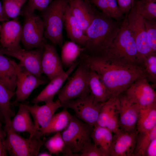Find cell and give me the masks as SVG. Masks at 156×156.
Instances as JSON below:
<instances>
[{
  "label": "cell",
  "mask_w": 156,
  "mask_h": 156,
  "mask_svg": "<svg viewBox=\"0 0 156 156\" xmlns=\"http://www.w3.org/2000/svg\"><path fill=\"white\" fill-rule=\"evenodd\" d=\"M81 61L98 75L112 97H118L134 81L144 77L139 66L113 56L84 53Z\"/></svg>",
  "instance_id": "cell-1"
},
{
  "label": "cell",
  "mask_w": 156,
  "mask_h": 156,
  "mask_svg": "<svg viewBox=\"0 0 156 156\" xmlns=\"http://www.w3.org/2000/svg\"><path fill=\"white\" fill-rule=\"evenodd\" d=\"M122 21H117L97 10L86 30L87 40L83 51L85 53L92 55H101L116 36Z\"/></svg>",
  "instance_id": "cell-2"
},
{
  "label": "cell",
  "mask_w": 156,
  "mask_h": 156,
  "mask_svg": "<svg viewBox=\"0 0 156 156\" xmlns=\"http://www.w3.org/2000/svg\"><path fill=\"white\" fill-rule=\"evenodd\" d=\"M69 0H53L41 11L40 16L45 27L44 37L61 47L65 10Z\"/></svg>",
  "instance_id": "cell-3"
},
{
  "label": "cell",
  "mask_w": 156,
  "mask_h": 156,
  "mask_svg": "<svg viewBox=\"0 0 156 156\" xmlns=\"http://www.w3.org/2000/svg\"><path fill=\"white\" fill-rule=\"evenodd\" d=\"M129 12L125 14L118 31L112 42L100 55L113 56L138 65L137 47L129 25Z\"/></svg>",
  "instance_id": "cell-4"
},
{
  "label": "cell",
  "mask_w": 156,
  "mask_h": 156,
  "mask_svg": "<svg viewBox=\"0 0 156 156\" xmlns=\"http://www.w3.org/2000/svg\"><path fill=\"white\" fill-rule=\"evenodd\" d=\"M75 71L57 93L62 103L71 100L84 98L90 94L89 86L90 68L81 61Z\"/></svg>",
  "instance_id": "cell-5"
},
{
  "label": "cell",
  "mask_w": 156,
  "mask_h": 156,
  "mask_svg": "<svg viewBox=\"0 0 156 156\" xmlns=\"http://www.w3.org/2000/svg\"><path fill=\"white\" fill-rule=\"evenodd\" d=\"M34 11L25 7L20 13L24 17L21 41L25 50L43 47L47 43L43 21Z\"/></svg>",
  "instance_id": "cell-6"
},
{
  "label": "cell",
  "mask_w": 156,
  "mask_h": 156,
  "mask_svg": "<svg viewBox=\"0 0 156 156\" xmlns=\"http://www.w3.org/2000/svg\"><path fill=\"white\" fill-rule=\"evenodd\" d=\"M4 129L6 135L3 144L10 155L37 156L43 144L40 137L34 136L24 138L14 131L10 125H5Z\"/></svg>",
  "instance_id": "cell-7"
},
{
  "label": "cell",
  "mask_w": 156,
  "mask_h": 156,
  "mask_svg": "<svg viewBox=\"0 0 156 156\" xmlns=\"http://www.w3.org/2000/svg\"><path fill=\"white\" fill-rule=\"evenodd\" d=\"M94 127L72 115L68 125L61 134L68 147L73 153L78 154L85 144L91 142Z\"/></svg>",
  "instance_id": "cell-8"
},
{
  "label": "cell",
  "mask_w": 156,
  "mask_h": 156,
  "mask_svg": "<svg viewBox=\"0 0 156 156\" xmlns=\"http://www.w3.org/2000/svg\"><path fill=\"white\" fill-rule=\"evenodd\" d=\"M129 25L138 52V65L152 51L148 44L144 19L138 14L134 4L128 12Z\"/></svg>",
  "instance_id": "cell-9"
},
{
  "label": "cell",
  "mask_w": 156,
  "mask_h": 156,
  "mask_svg": "<svg viewBox=\"0 0 156 156\" xmlns=\"http://www.w3.org/2000/svg\"><path fill=\"white\" fill-rule=\"evenodd\" d=\"M11 61L14 67L16 78V99L13 103L14 104L27 99L35 89L47 81L36 77L14 60L11 59Z\"/></svg>",
  "instance_id": "cell-10"
},
{
  "label": "cell",
  "mask_w": 156,
  "mask_h": 156,
  "mask_svg": "<svg viewBox=\"0 0 156 156\" xmlns=\"http://www.w3.org/2000/svg\"><path fill=\"white\" fill-rule=\"evenodd\" d=\"M44 47L33 50H9L2 47L0 48V53L16 58L20 61L19 63L29 72L42 79L41 62Z\"/></svg>",
  "instance_id": "cell-11"
},
{
  "label": "cell",
  "mask_w": 156,
  "mask_h": 156,
  "mask_svg": "<svg viewBox=\"0 0 156 156\" xmlns=\"http://www.w3.org/2000/svg\"><path fill=\"white\" fill-rule=\"evenodd\" d=\"M154 87L144 77L134 81L125 92L124 94L131 102L140 108L156 103V93Z\"/></svg>",
  "instance_id": "cell-12"
},
{
  "label": "cell",
  "mask_w": 156,
  "mask_h": 156,
  "mask_svg": "<svg viewBox=\"0 0 156 156\" xmlns=\"http://www.w3.org/2000/svg\"><path fill=\"white\" fill-rule=\"evenodd\" d=\"M103 103L95 104L90 94L84 98L71 100L62 104V107L74 110L75 116L79 119L94 127Z\"/></svg>",
  "instance_id": "cell-13"
},
{
  "label": "cell",
  "mask_w": 156,
  "mask_h": 156,
  "mask_svg": "<svg viewBox=\"0 0 156 156\" xmlns=\"http://www.w3.org/2000/svg\"><path fill=\"white\" fill-rule=\"evenodd\" d=\"M119 125L120 129L132 132L137 130L136 126L140 107L130 101L125 94L119 96Z\"/></svg>",
  "instance_id": "cell-14"
},
{
  "label": "cell",
  "mask_w": 156,
  "mask_h": 156,
  "mask_svg": "<svg viewBox=\"0 0 156 156\" xmlns=\"http://www.w3.org/2000/svg\"><path fill=\"white\" fill-rule=\"evenodd\" d=\"M25 105L32 115L35 127L38 131L47 127L57 110L62 107V103L58 99L41 106L37 104L33 105Z\"/></svg>",
  "instance_id": "cell-15"
},
{
  "label": "cell",
  "mask_w": 156,
  "mask_h": 156,
  "mask_svg": "<svg viewBox=\"0 0 156 156\" xmlns=\"http://www.w3.org/2000/svg\"><path fill=\"white\" fill-rule=\"evenodd\" d=\"M138 132L123 131L120 129L113 135L110 156H133Z\"/></svg>",
  "instance_id": "cell-16"
},
{
  "label": "cell",
  "mask_w": 156,
  "mask_h": 156,
  "mask_svg": "<svg viewBox=\"0 0 156 156\" xmlns=\"http://www.w3.org/2000/svg\"><path fill=\"white\" fill-rule=\"evenodd\" d=\"M22 27L17 18L6 21L1 25L0 42L2 47L9 50L21 49L20 45Z\"/></svg>",
  "instance_id": "cell-17"
},
{
  "label": "cell",
  "mask_w": 156,
  "mask_h": 156,
  "mask_svg": "<svg viewBox=\"0 0 156 156\" xmlns=\"http://www.w3.org/2000/svg\"><path fill=\"white\" fill-rule=\"evenodd\" d=\"M41 64L42 73L50 81L65 71L55 47L47 43L44 46Z\"/></svg>",
  "instance_id": "cell-18"
},
{
  "label": "cell",
  "mask_w": 156,
  "mask_h": 156,
  "mask_svg": "<svg viewBox=\"0 0 156 156\" xmlns=\"http://www.w3.org/2000/svg\"><path fill=\"white\" fill-rule=\"evenodd\" d=\"M71 11L84 34L91 23L97 11L89 0H69Z\"/></svg>",
  "instance_id": "cell-19"
},
{
  "label": "cell",
  "mask_w": 156,
  "mask_h": 156,
  "mask_svg": "<svg viewBox=\"0 0 156 156\" xmlns=\"http://www.w3.org/2000/svg\"><path fill=\"white\" fill-rule=\"evenodd\" d=\"M79 63V62H75L66 71L50 80L47 85L33 99L32 102L38 104L40 102L46 103L53 101L55 95Z\"/></svg>",
  "instance_id": "cell-20"
},
{
  "label": "cell",
  "mask_w": 156,
  "mask_h": 156,
  "mask_svg": "<svg viewBox=\"0 0 156 156\" xmlns=\"http://www.w3.org/2000/svg\"><path fill=\"white\" fill-rule=\"evenodd\" d=\"M10 126L15 131L27 132L30 134L29 137L34 136L40 137L39 131L36 129L34 122L31 118L30 113L25 104H21L18 112L13 119Z\"/></svg>",
  "instance_id": "cell-21"
},
{
  "label": "cell",
  "mask_w": 156,
  "mask_h": 156,
  "mask_svg": "<svg viewBox=\"0 0 156 156\" xmlns=\"http://www.w3.org/2000/svg\"><path fill=\"white\" fill-rule=\"evenodd\" d=\"M64 24L67 36L71 41L84 48L86 44L87 36L73 15L68 3L65 10Z\"/></svg>",
  "instance_id": "cell-22"
},
{
  "label": "cell",
  "mask_w": 156,
  "mask_h": 156,
  "mask_svg": "<svg viewBox=\"0 0 156 156\" xmlns=\"http://www.w3.org/2000/svg\"><path fill=\"white\" fill-rule=\"evenodd\" d=\"M90 69L89 86L93 102L96 104L104 103L112 97L111 95L98 75Z\"/></svg>",
  "instance_id": "cell-23"
},
{
  "label": "cell",
  "mask_w": 156,
  "mask_h": 156,
  "mask_svg": "<svg viewBox=\"0 0 156 156\" xmlns=\"http://www.w3.org/2000/svg\"><path fill=\"white\" fill-rule=\"evenodd\" d=\"M16 75L11 59L0 53V81L10 91L16 88Z\"/></svg>",
  "instance_id": "cell-24"
},
{
  "label": "cell",
  "mask_w": 156,
  "mask_h": 156,
  "mask_svg": "<svg viewBox=\"0 0 156 156\" xmlns=\"http://www.w3.org/2000/svg\"><path fill=\"white\" fill-rule=\"evenodd\" d=\"M156 126V103L140 108L137 123L138 132L148 131Z\"/></svg>",
  "instance_id": "cell-25"
},
{
  "label": "cell",
  "mask_w": 156,
  "mask_h": 156,
  "mask_svg": "<svg viewBox=\"0 0 156 156\" xmlns=\"http://www.w3.org/2000/svg\"><path fill=\"white\" fill-rule=\"evenodd\" d=\"M64 108V109L62 111L54 114L47 127L39 131L40 137L44 134L60 132L67 127L72 115L67 111V108Z\"/></svg>",
  "instance_id": "cell-26"
},
{
  "label": "cell",
  "mask_w": 156,
  "mask_h": 156,
  "mask_svg": "<svg viewBox=\"0 0 156 156\" xmlns=\"http://www.w3.org/2000/svg\"><path fill=\"white\" fill-rule=\"evenodd\" d=\"M113 133L106 127H94L91 137L94 143L110 156L112 142Z\"/></svg>",
  "instance_id": "cell-27"
},
{
  "label": "cell",
  "mask_w": 156,
  "mask_h": 156,
  "mask_svg": "<svg viewBox=\"0 0 156 156\" xmlns=\"http://www.w3.org/2000/svg\"><path fill=\"white\" fill-rule=\"evenodd\" d=\"M61 48V59L66 67H70L84 50L83 47L71 41L65 42Z\"/></svg>",
  "instance_id": "cell-28"
},
{
  "label": "cell",
  "mask_w": 156,
  "mask_h": 156,
  "mask_svg": "<svg viewBox=\"0 0 156 156\" xmlns=\"http://www.w3.org/2000/svg\"><path fill=\"white\" fill-rule=\"evenodd\" d=\"M15 92L9 90L0 81V112L5 120V125L10 124L14 113L11 109L10 101Z\"/></svg>",
  "instance_id": "cell-29"
},
{
  "label": "cell",
  "mask_w": 156,
  "mask_h": 156,
  "mask_svg": "<svg viewBox=\"0 0 156 156\" xmlns=\"http://www.w3.org/2000/svg\"><path fill=\"white\" fill-rule=\"evenodd\" d=\"M107 16L119 21H122L125 16L120 11L116 0H89Z\"/></svg>",
  "instance_id": "cell-30"
},
{
  "label": "cell",
  "mask_w": 156,
  "mask_h": 156,
  "mask_svg": "<svg viewBox=\"0 0 156 156\" xmlns=\"http://www.w3.org/2000/svg\"><path fill=\"white\" fill-rule=\"evenodd\" d=\"M45 145L50 153L57 154L61 153L64 156H79L80 154L73 153L68 147L64 141L60 132L56 133L49 139Z\"/></svg>",
  "instance_id": "cell-31"
},
{
  "label": "cell",
  "mask_w": 156,
  "mask_h": 156,
  "mask_svg": "<svg viewBox=\"0 0 156 156\" xmlns=\"http://www.w3.org/2000/svg\"><path fill=\"white\" fill-rule=\"evenodd\" d=\"M156 138V126L151 129L138 132L133 156H145L146 148L151 141Z\"/></svg>",
  "instance_id": "cell-32"
},
{
  "label": "cell",
  "mask_w": 156,
  "mask_h": 156,
  "mask_svg": "<svg viewBox=\"0 0 156 156\" xmlns=\"http://www.w3.org/2000/svg\"><path fill=\"white\" fill-rule=\"evenodd\" d=\"M141 68L144 77L154 86L156 83V53L152 52L146 57L138 65Z\"/></svg>",
  "instance_id": "cell-33"
},
{
  "label": "cell",
  "mask_w": 156,
  "mask_h": 156,
  "mask_svg": "<svg viewBox=\"0 0 156 156\" xmlns=\"http://www.w3.org/2000/svg\"><path fill=\"white\" fill-rule=\"evenodd\" d=\"M134 5L137 13L147 20L156 19V3L151 0L135 1Z\"/></svg>",
  "instance_id": "cell-34"
},
{
  "label": "cell",
  "mask_w": 156,
  "mask_h": 156,
  "mask_svg": "<svg viewBox=\"0 0 156 156\" xmlns=\"http://www.w3.org/2000/svg\"><path fill=\"white\" fill-rule=\"evenodd\" d=\"M27 0H3L2 6L8 17L13 19L17 18Z\"/></svg>",
  "instance_id": "cell-35"
},
{
  "label": "cell",
  "mask_w": 156,
  "mask_h": 156,
  "mask_svg": "<svg viewBox=\"0 0 156 156\" xmlns=\"http://www.w3.org/2000/svg\"><path fill=\"white\" fill-rule=\"evenodd\" d=\"M117 97H112L103 103L94 127H106L111 108Z\"/></svg>",
  "instance_id": "cell-36"
},
{
  "label": "cell",
  "mask_w": 156,
  "mask_h": 156,
  "mask_svg": "<svg viewBox=\"0 0 156 156\" xmlns=\"http://www.w3.org/2000/svg\"><path fill=\"white\" fill-rule=\"evenodd\" d=\"M119 109V100L118 97L112 107L106 127L114 133L120 129L118 123Z\"/></svg>",
  "instance_id": "cell-37"
},
{
  "label": "cell",
  "mask_w": 156,
  "mask_h": 156,
  "mask_svg": "<svg viewBox=\"0 0 156 156\" xmlns=\"http://www.w3.org/2000/svg\"><path fill=\"white\" fill-rule=\"evenodd\" d=\"M147 40L152 51L156 52V20L144 19Z\"/></svg>",
  "instance_id": "cell-38"
},
{
  "label": "cell",
  "mask_w": 156,
  "mask_h": 156,
  "mask_svg": "<svg viewBox=\"0 0 156 156\" xmlns=\"http://www.w3.org/2000/svg\"><path fill=\"white\" fill-rule=\"evenodd\" d=\"M80 152L81 156H108L102 149L91 142L85 144Z\"/></svg>",
  "instance_id": "cell-39"
},
{
  "label": "cell",
  "mask_w": 156,
  "mask_h": 156,
  "mask_svg": "<svg viewBox=\"0 0 156 156\" xmlns=\"http://www.w3.org/2000/svg\"><path fill=\"white\" fill-rule=\"evenodd\" d=\"M53 0H28L25 7L33 11L36 10L41 11L47 7Z\"/></svg>",
  "instance_id": "cell-40"
},
{
  "label": "cell",
  "mask_w": 156,
  "mask_h": 156,
  "mask_svg": "<svg viewBox=\"0 0 156 156\" xmlns=\"http://www.w3.org/2000/svg\"><path fill=\"white\" fill-rule=\"evenodd\" d=\"M116 0L120 11L123 14L129 12L135 2V0Z\"/></svg>",
  "instance_id": "cell-41"
},
{
  "label": "cell",
  "mask_w": 156,
  "mask_h": 156,
  "mask_svg": "<svg viewBox=\"0 0 156 156\" xmlns=\"http://www.w3.org/2000/svg\"><path fill=\"white\" fill-rule=\"evenodd\" d=\"M156 156V138L153 139L148 146L145 156Z\"/></svg>",
  "instance_id": "cell-42"
},
{
  "label": "cell",
  "mask_w": 156,
  "mask_h": 156,
  "mask_svg": "<svg viewBox=\"0 0 156 156\" xmlns=\"http://www.w3.org/2000/svg\"><path fill=\"white\" fill-rule=\"evenodd\" d=\"M3 120H4V118L0 112V141H3L6 135L5 130L4 129H3L2 128V122Z\"/></svg>",
  "instance_id": "cell-43"
},
{
  "label": "cell",
  "mask_w": 156,
  "mask_h": 156,
  "mask_svg": "<svg viewBox=\"0 0 156 156\" xmlns=\"http://www.w3.org/2000/svg\"><path fill=\"white\" fill-rule=\"evenodd\" d=\"M9 19V18L8 17L5 12L2 5L0 2V21H6Z\"/></svg>",
  "instance_id": "cell-44"
},
{
  "label": "cell",
  "mask_w": 156,
  "mask_h": 156,
  "mask_svg": "<svg viewBox=\"0 0 156 156\" xmlns=\"http://www.w3.org/2000/svg\"><path fill=\"white\" fill-rule=\"evenodd\" d=\"M3 141H0V156H6L8 155V153L3 145Z\"/></svg>",
  "instance_id": "cell-45"
},
{
  "label": "cell",
  "mask_w": 156,
  "mask_h": 156,
  "mask_svg": "<svg viewBox=\"0 0 156 156\" xmlns=\"http://www.w3.org/2000/svg\"><path fill=\"white\" fill-rule=\"evenodd\" d=\"M52 155L50 153H49L47 152H43L39 154H38L37 156H51Z\"/></svg>",
  "instance_id": "cell-46"
},
{
  "label": "cell",
  "mask_w": 156,
  "mask_h": 156,
  "mask_svg": "<svg viewBox=\"0 0 156 156\" xmlns=\"http://www.w3.org/2000/svg\"><path fill=\"white\" fill-rule=\"evenodd\" d=\"M1 25H0V32H1Z\"/></svg>",
  "instance_id": "cell-47"
},
{
  "label": "cell",
  "mask_w": 156,
  "mask_h": 156,
  "mask_svg": "<svg viewBox=\"0 0 156 156\" xmlns=\"http://www.w3.org/2000/svg\"><path fill=\"white\" fill-rule=\"evenodd\" d=\"M154 2H156V0H151Z\"/></svg>",
  "instance_id": "cell-48"
}]
</instances>
